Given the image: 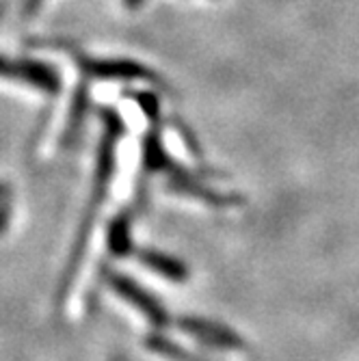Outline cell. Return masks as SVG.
Masks as SVG:
<instances>
[{"label":"cell","instance_id":"cell-1","mask_svg":"<svg viewBox=\"0 0 359 361\" xmlns=\"http://www.w3.org/2000/svg\"><path fill=\"white\" fill-rule=\"evenodd\" d=\"M100 119L104 126V133L102 139L97 143V158H95V169H93V186H91V195H89V202L85 208V214L78 223L76 229V238L70 251V259H68V267H65L63 273V281H61V301L65 299V294L70 292V288L74 286L83 264H85V257H87V249H89V240L93 236V229L95 223L100 219L102 206L109 197L113 178H115V169H117V145L121 141V137L126 135V123L123 117L111 109L104 106L100 109Z\"/></svg>","mask_w":359,"mask_h":361},{"label":"cell","instance_id":"cell-2","mask_svg":"<svg viewBox=\"0 0 359 361\" xmlns=\"http://www.w3.org/2000/svg\"><path fill=\"white\" fill-rule=\"evenodd\" d=\"M143 167L150 173H162L167 178L169 186L178 192L197 197L202 202L214 204V206H230L234 204V197H225V195H217V190L212 192L210 188H206L204 184H200L195 180L184 167H180L178 162L167 154L165 145H162V139L158 135V128H152L150 133L143 137Z\"/></svg>","mask_w":359,"mask_h":361},{"label":"cell","instance_id":"cell-3","mask_svg":"<svg viewBox=\"0 0 359 361\" xmlns=\"http://www.w3.org/2000/svg\"><path fill=\"white\" fill-rule=\"evenodd\" d=\"M72 59L85 78L97 80H145L154 85H165L154 70L133 59H95L80 50H72Z\"/></svg>","mask_w":359,"mask_h":361},{"label":"cell","instance_id":"cell-4","mask_svg":"<svg viewBox=\"0 0 359 361\" xmlns=\"http://www.w3.org/2000/svg\"><path fill=\"white\" fill-rule=\"evenodd\" d=\"M0 78L26 82L46 95L61 93V74L54 65L35 59H7L0 54Z\"/></svg>","mask_w":359,"mask_h":361},{"label":"cell","instance_id":"cell-5","mask_svg":"<svg viewBox=\"0 0 359 361\" xmlns=\"http://www.w3.org/2000/svg\"><path fill=\"white\" fill-rule=\"evenodd\" d=\"M109 286L128 305H133L154 326V329H171L174 326V318L169 316V312L158 303V299L154 297V294L143 290L137 281H133L126 275H119V273H111Z\"/></svg>","mask_w":359,"mask_h":361},{"label":"cell","instance_id":"cell-6","mask_svg":"<svg viewBox=\"0 0 359 361\" xmlns=\"http://www.w3.org/2000/svg\"><path fill=\"white\" fill-rule=\"evenodd\" d=\"M171 329H178L180 334H186L193 340H200L202 344L217 346L223 350L243 348V340L238 338V334L234 329H230V326H225V324H219L214 320H208V318L180 316V318H174Z\"/></svg>","mask_w":359,"mask_h":361},{"label":"cell","instance_id":"cell-7","mask_svg":"<svg viewBox=\"0 0 359 361\" xmlns=\"http://www.w3.org/2000/svg\"><path fill=\"white\" fill-rule=\"evenodd\" d=\"M126 255H135L143 267L152 269L158 275H165L171 281H184L186 275H188L186 267L182 264L180 259L169 257V255L160 253V251H152V249H137L135 243L128 247V253Z\"/></svg>","mask_w":359,"mask_h":361},{"label":"cell","instance_id":"cell-8","mask_svg":"<svg viewBox=\"0 0 359 361\" xmlns=\"http://www.w3.org/2000/svg\"><path fill=\"white\" fill-rule=\"evenodd\" d=\"M91 100H89V89L87 82L83 80L72 95V106H70V115H68V126H65V135H63V143H74L76 135L80 133V128L85 123V117L89 113Z\"/></svg>","mask_w":359,"mask_h":361},{"label":"cell","instance_id":"cell-9","mask_svg":"<svg viewBox=\"0 0 359 361\" xmlns=\"http://www.w3.org/2000/svg\"><path fill=\"white\" fill-rule=\"evenodd\" d=\"M145 346H147V350H152V353H156L160 357H167L169 361H206L204 357H197L195 353H188V350L180 348L178 344H174L171 340L162 338V336H156V334L147 336Z\"/></svg>","mask_w":359,"mask_h":361},{"label":"cell","instance_id":"cell-10","mask_svg":"<svg viewBox=\"0 0 359 361\" xmlns=\"http://www.w3.org/2000/svg\"><path fill=\"white\" fill-rule=\"evenodd\" d=\"M133 97L137 100V104L141 106V111L156 123V119H158V111H160V102H158V95L154 93V91H137V93H133Z\"/></svg>","mask_w":359,"mask_h":361},{"label":"cell","instance_id":"cell-11","mask_svg":"<svg viewBox=\"0 0 359 361\" xmlns=\"http://www.w3.org/2000/svg\"><path fill=\"white\" fill-rule=\"evenodd\" d=\"M9 219V204H7V190L0 186V227H3Z\"/></svg>","mask_w":359,"mask_h":361},{"label":"cell","instance_id":"cell-12","mask_svg":"<svg viewBox=\"0 0 359 361\" xmlns=\"http://www.w3.org/2000/svg\"><path fill=\"white\" fill-rule=\"evenodd\" d=\"M44 3V0H24V7H22V13L24 16H32L37 9H39V5Z\"/></svg>","mask_w":359,"mask_h":361},{"label":"cell","instance_id":"cell-13","mask_svg":"<svg viewBox=\"0 0 359 361\" xmlns=\"http://www.w3.org/2000/svg\"><path fill=\"white\" fill-rule=\"evenodd\" d=\"M145 5V0H123V7L128 9V11H137V9H141Z\"/></svg>","mask_w":359,"mask_h":361}]
</instances>
